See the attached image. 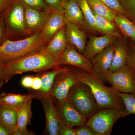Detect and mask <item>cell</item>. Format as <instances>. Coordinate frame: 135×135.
<instances>
[{
  "instance_id": "obj_29",
  "label": "cell",
  "mask_w": 135,
  "mask_h": 135,
  "mask_svg": "<svg viewBox=\"0 0 135 135\" xmlns=\"http://www.w3.org/2000/svg\"><path fill=\"white\" fill-rule=\"evenodd\" d=\"M124 15L135 24V0H119Z\"/></svg>"
},
{
  "instance_id": "obj_30",
  "label": "cell",
  "mask_w": 135,
  "mask_h": 135,
  "mask_svg": "<svg viewBox=\"0 0 135 135\" xmlns=\"http://www.w3.org/2000/svg\"><path fill=\"white\" fill-rule=\"evenodd\" d=\"M126 65L135 73V44L133 41L129 42V49Z\"/></svg>"
},
{
  "instance_id": "obj_5",
  "label": "cell",
  "mask_w": 135,
  "mask_h": 135,
  "mask_svg": "<svg viewBox=\"0 0 135 135\" xmlns=\"http://www.w3.org/2000/svg\"><path fill=\"white\" fill-rule=\"evenodd\" d=\"M130 115L126 109H101L89 117L85 125L96 135H110L118 120Z\"/></svg>"
},
{
  "instance_id": "obj_38",
  "label": "cell",
  "mask_w": 135,
  "mask_h": 135,
  "mask_svg": "<svg viewBox=\"0 0 135 135\" xmlns=\"http://www.w3.org/2000/svg\"><path fill=\"white\" fill-rule=\"evenodd\" d=\"M6 39L5 27L3 19L2 12L0 14V44Z\"/></svg>"
},
{
  "instance_id": "obj_2",
  "label": "cell",
  "mask_w": 135,
  "mask_h": 135,
  "mask_svg": "<svg viewBox=\"0 0 135 135\" xmlns=\"http://www.w3.org/2000/svg\"><path fill=\"white\" fill-rule=\"evenodd\" d=\"M47 43L41 31L21 40L6 38L0 44V60L8 62L41 49Z\"/></svg>"
},
{
  "instance_id": "obj_41",
  "label": "cell",
  "mask_w": 135,
  "mask_h": 135,
  "mask_svg": "<svg viewBox=\"0 0 135 135\" xmlns=\"http://www.w3.org/2000/svg\"><path fill=\"white\" fill-rule=\"evenodd\" d=\"M12 133L9 129L0 124V135H11Z\"/></svg>"
},
{
  "instance_id": "obj_36",
  "label": "cell",
  "mask_w": 135,
  "mask_h": 135,
  "mask_svg": "<svg viewBox=\"0 0 135 135\" xmlns=\"http://www.w3.org/2000/svg\"><path fill=\"white\" fill-rule=\"evenodd\" d=\"M60 135H76L75 129L66 126L63 123L60 128Z\"/></svg>"
},
{
  "instance_id": "obj_17",
  "label": "cell",
  "mask_w": 135,
  "mask_h": 135,
  "mask_svg": "<svg viewBox=\"0 0 135 135\" xmlns=\"http://www.w3.org/2000/svg\"><path fill=\"white\" fill-rule=\"evenodd\" d=\"M64 10L65 22L76 25L81 29H85L84 16L76 0H70L63 2Z\"/></svg>"
},
{
  "instance_id": "obj_9",
  "label": "cell",
  "mask_w": 135,
  "mask_h": 135,
  "mask_svg": "<svg viewBox=\"0 0 135 135\" xmlns=\"http://www.w3.org/2000/svg\"><path fill=\"white\" fill-rule=\"evenodd\" d=\"M114 51L113 44H111L90 60L94 76L103 83L107 82Z\"/></svg>"
},
{
  "instance_id": "obj_14",
  "label": "cell",
  "mask_w": 135,
  "mask_h": 135,
  "mask_svg": "<svg viewBox=\"0 0 135 135\" xmlns=\"http://www.w3.org/2000/svg\"><path fill=\"white\" fill-rule=\"evenodd\" d=\"M65 34L68 44L72 45L77 51L83 55L87 44V35L76 25L65 24Z\"/></svg>"
},
{
  "instance_id": "obj_37",
  "label": "cell",
  "mask_w": 135,
  "mask_h": 135,
  "mask_svg": "<svg viewBox=\"0 0 135 135\" xmlns=\"http://www.w3.org/2000/svg\"><path fill=\"white\" fill-rule=\"evenodd\" d=\"M42 81L41 77L38 75L34 76L33 82L31 89L34 91H38L41 88Z\"/></svg>"
},
{
  "instance_id": "obj_44",
  "label": "cell",
  "mask_w": 135,
  "mask_h": 135,
  "mask_svg": "<svg viewBox=\"0 0 135 135\" xmlns=\"http://www.w3.org/2000/svg\"><path fill=\"white\" fill-rule=\"evenodd\" d=\"M134 78H135V73H134Z\"/></svg>"
},
{
  "instance_id": "obj_6",
  "label": "cell",
  "mask_w": 135,
  "mask_h": 135,
  "mask_svg": "<svg viewBox=\"0 0 135 135\" xmlns=\"http://www.w3.org/2000/svg\"><path fill=\"white\" fill-rule=\"evenodd\" d=\"M67 99L86 119L100 110L89 88L82 83L80 82L71 90Z\"/></svg>"
},
{
  "instance_id": "obj_27",
  "label": "cell",
  "mask_w": 135,
  "mask_h": 135,
  "mask_svg": "<svg viewBox=\"0 0 135 135\" xmlns=\"http://www.w3.org/2000/svg\"><path fill=\"white\" fill-rule=\"evenodd\" d=\"M84 16L85 29L90 32H97L95 17L87 0H76Z\"/></svg>"
},
{
  "instance_id": "obj_42",
  "label": "cell",
  "mask_w": 135,
  "mask_h": 135,
  "mask_svg": "<svg viewBox=\"0 0 135 135\" xmlns=\"http://www.w3.org/2000/svg\"><path fill=\"white\" fill-rule=\"evenodd\" d=\"M70 1V0H62V3L64 2H65L68 1Z\"/></svg>"
},
{
  "instance_id": "obj_40",
  "label": "cell",
  "mask_w": 135,
  "mask_h": 135,
  "mask_svg": "<svg viewBox=\"0 0 135 135\" xmlns=\"http://www.w3.org/2000/svg\"><path fill=\"white\" fill-rule=\"evenodd\" d=\"M5 63L0 60V89L1 88L5 82L3 76V70Z\"/></svg>"
},
{
  "instance_id": "obj_43",
  "label": "cell",
  "mask_w": 135,
  "mask_h": 135,
  "mask_svg": "<svg viewBox=\"0 0 135 135\" xmlns=\"http://www.w3.org/2000/svg\"><path fill=\"white\" fill-rule=\"evenodd\" d=\"M2 94H0V100H1V97L2 96ZM0 106H1V103H0Z\"/></svg>"
},
{
  "instance_id": "obj_10",
  "label": "cell",
  "mask_w": 135,
  "mask_h": 135,
  "mask_svg": "<svg viewBox=\"0 0 135 135\" xmlns=\"http://www.w3.org/2000/svg\"><path fill=\"white\" fill-rule=\"evenodd\" d=\"M41 101L46 119V133L49 135H60L63 122L54 102L50 97H42L39 99Z\"/></svg>"
},
{
  "instance_id": "obj_11",
  "label": "cell",
  "mask_w": 135,
  "mask_h": 135,
  "mask_svg": "<svg viewBox=\"0 0 135 135\" xmlns=\"http://www.w3.org/2000/svg\"><path fill=\"white\" fill-rule=\"evenodd\" d=\"M26 5L25 10L26 28L27 35L40 31L51 13Z\"/></svg>"
},
{
  "instance_id": "obj_39",
  "label": "cell",
  "mask_w": 135,
  "mask_h": 135,
  "mask_svg": "<svg viewBox=\"0 0 135 135\" xmlns=\"http://www.w3.org/2000/svg\"><path fill=\"white\" fill-rule=\"evenodd\" d=\"M11 0H0V14L3 12Z\"/></svg>"
},
{
  "instance_id": "obj_20",
  "label": "cell",
  "mask_w": 135,
  "mask_h": 135,
  "mask_svg": "<svg viewBox=\"0 0 135 135\" xmlns=\"http://www.w3.org/2000/svg\"><path fill=\"white\" fill-rule=\"evenodd\" d=\"M66 68L58 66L54 68L50 71L48 70L41 73V74L38 75L41 80V88L38 91H36L35 95H33L35 98L36 97L39 99L42 97L50 96L51 90L56 76L59 73L65 70Z\"/></svg>"
},
{
  "instance_id": "obj_1",
  "label": "cell",
  "mask_w": 135,
  "mask_h": 135,
  "mask_svg": "<svg viewBox=\"0 0 135 135\" xmlns=\"http://www.w3.org/2000/svg\"><path fill=\"white\" fill-rule=\"evenodd\" d=\"M60 56H56L46 51L42 48L16 60L5 63L3 76L7 83L17 74L28 72L41 73L59 66Z\"/></svg>"
},
{
  "instance_id": "obj_8",
  "label": "cell",
  "mask_w": 135,
  "mask_h": 135,
  "mask_svg": "<svg viewBox=\"0 0 135 135\" xmlns=\"http://www.w3.org/2000/svg\"><path fill=\"white\" fill-rule=\"evenodd\" d=\"M107 82L119 92L135 94L134 73L127 65L117 71L109 73Z\"/></svg>"
},
{
  "instance_id": "obj_19",
  "label": "cell",
  "mask_w": 135,
  "mask_h": 135,
  "mask_svg": "<svg viewBox=\"0 0 135 135\" xmlns=\"http://www.w3.org/2000/svg\"><path fill=\"white\" fill-rule=\"evenodd\" d=\"M65 26L64 14L51 12L41 30V33L48 43L57 32Z\"/></svg>"
},
{
  "instance_id": "obj_25",
  "label": "cell",
  "mask_w": 135,
  "mask_h": 135,
  "mask_svg": "<svg viewBox=\"0 0 135 135\" xmlns=\"http://www.w3.org/2000/svg\"><path fill=\"white\" fill-rule=\"evenodd\" d=\"M17 122V112L0 106V124L9 129L12 133L16 129Z\"/></svg>"
},
{
  "instance_id": "obj_34",
  "label": "cell",
  "mask_w": 135,
  "mask_h": 135,
  "mask_svg": "<svg viewBox=\"0 0 135 135\" xmlns=\"http://www.w3.org/2000/svg\"><path fill=\"white\" fill-rule=\"evenodd\" d=\"M75 129L76 135H96L90 128L86 125L77 127Z\"/></svg>"
},
{
  "instance_id": "obj_31",
  "label": "cell",
  "mask_w": 135,
  "mask_h": 135,
  "mask_svg": "<svg viewBox=\"0 0 135 135\" xmlns=\"http://www.w3.org/2000/svg\"><path fill=\"white\" fill-rule=\"evenodd\" d=\"M52 12L64 13L62 0H43Z\"/></svg>"
},
{
  "instance_id": "obj_33",
  "label": "cell",
  "mask_w": 135,
  "mask_h": 135,
  "mask_svg": "<svg viewBox=\"0 0 135 135\" xmlns=\"http://www.w3.org/2000/svg\"><path fill=\"white\" fill-rule=\"evenodd\" d=\"M26 5L43 10L50 11V10L47 7L43 0H22Z\"/></svg>"
},
{
  "instance_id": "obj_35",
  "label": "cell",
  "mask_w": 135,
  "mask_h": 135,
  "mask_svg": "<svg viewBox=\"0 0 135 135\" xmlns=\"http://www.w3.org/2000/svg\"><path fill=\"white\" fill-rule=\"evenodd\" d=\"M34 76L28 75L25 76L22 78L21 81V84L22 86L26 88L31 89L33 82Z\"/></svg>"
},
{
  "instance_id": "obj_32",
  "label": "cell",
  "mask_w": 135,
  "mask_h": 135,
  "mask_svg": "<svg viewBox=\"0 0 135 135\" xmlns=\"http://www.w3.org/2000/svg\"><path fill=\"white\" fill-rule=\"evenodd\" d=\"M104 4L117 14L124 15V11L119 0H100Z\"/></svg>"
},
{
  "instance_id": "obj_15",
  "label": "cell",
  "mask_w": 135,
  "mask_h": 135,
  "mask_svg": "<svg viewBox=\"0 0 135 135\" xmlns=\"http://www.w3.org/2000/svg\"><path fill=\"white\" fill-rule=\"evenodd\" d=\"M117 39L114 36L108 35L90 36L86 45L83 55L90 60L107 46L113 44Z\"/></svg>"
},
{
  "instance_id": "obj_13",
  "label": "cell",
  "mask_w": 135,
  "mask_h": 135,
  "mask_svg": "<svg viewBox=\"0 0 135 135\" xmlns=\"http://www.w3.org/2000/svg\"><path fill=\"white\" fill-rule=\"evenodd\" d=\"M56 104L60 119L66 126L74 128L85 125L87 119L78 112L68 99Z\"/></svg>"
},
{
  "instance_id": "obj_3",
  "label": "cell",
  "mask_w": 135,
  "mask_h": 135,
  "mask_svg": "<svg viewBox=\"0 0 135 135\" xmlns=\"http://www.w3.org/2000/svg\"><path fill=\"white\" fill-rule=\"evenodd\" d=\"M80 82L89 88L99 109H126L118 92L113 87L106 86L94 75L84 70H79Z\"/></svg>"
},
{
  "instance_id": "obj_16",
  "label": "cell",
  "mask_w": 135,
  "mask_h": 135,
  "mask_svg": "<svg viewBox=\"0 0 135 135\" xmlns=\"http://www.w3.org/2000/svg\"><path fill=\"white\" fill-rule=\"evenodd\" d=\"M127 39L122 36L120 38L117 39L115 41V44H113L114 51L109 73L117 71L126 65L129 49Z\"/></svg>"
},
{
  "instance_id": "obj_28",
  "label": "cell",
  "mask_w": 135,
  "mask_h": 135,
  "mask_svg": "<svg viewBox=\"0 0 135 135\" xmlns=\"http://www.w3.org/2000/svg\"><path fill=\"white\" fill-rule=\"evenodd\" d=\"M126 110L130 114L135 116V94L118 92Z\"/></svg>"
},
{
  "instance_id": "obj_18",
  "label": "cell",
  "mask_w": 135,
  "mask_h": 135,
  "mask_svg": "<svg viewBox=\"0 0 135 135\" xmlns=\"http://www.w3.org/2000/svg\"><path fill=\"white\" fill-rule=\"evenodd\" d=\"M32 99L25 103L17 112V122L16 129L12 133L13 135H33L35 133L29 132L27 127L31 123L33 118L31 111Z\"/></svg>"
},
{
  "instance_id": "obj_4",
  "label": "cell",
  "mask_w": 135,
  "mask_h": 135,
  "mask_svg": "<svg viewBox=\"0 0 135 135\" xmlns=\"http://www.w3.org/2000/svg\"><path fill=\"white\" fill-rule=\"evenodd\" d=\"M26 5L22 0H11L2 12L6 38L12 40L21 35H27L25 10Z\"/></svg>"
},
{
  "instance_id": "obj_7",
  "label": "cell",
  "mask_w": 135,
  "mask_h": 135,
  "mask_svg": "<svg viewBox=\"0 0 135 135\" xmlns=\"http://www.w3.org/2000/svg\"><path fill=\"white\" fill-rule=\"evenodd\" d=\"M79 70L66 68L56 75L50 95L53 102L58 103L67 99L71 90L80 83Z\"/></svg>"
},
{
  "instance_id": "obj_26",
  "label": "cell",
  "mask_w": 135,
  "mask_h": 135,
  "mask_svg": "<svg viewBox=\"0 0 135 135\" xmlns=\"http://www.w3.org/2000/svg\"><path fill=\"white\" fill-rule=\"evenodd\" d=\"M91 9L97 15L114 22L116 12L107 7L100 0H87Z\"/></svg>"
},
{
  "instance_id": "obj_21",
  "label": "cell",
  "mask_w": 135,
  "mask_h": 135,
  "mask_svg": "<svg viewBox=\"0 0 135 135\" xmlns=\"http://www.w3.org/2000/svg\"><path fill=\"white\" fill-rule=\"evenodd\" d=\"M68 44L65 34V26L57 32L44 49L47 52L60 56L66 48Z\"/></svg>"
},
{
  "instance_id": "obj_22",
  "label": "cell",
  "mask_w": 135,
  "mask_h": 135,
  "mask_svg": "<svg viewBox=\"0 0 135 135\" xmlns=\"http://www.w3.org/2000/svg\"><path fill=\"white\" fill-rule=\"evenodd\" d=\"M33 94L22 95L12 93H3L1 97V106L17 112L27 101L34 98Z\"/></svg>"
},
{
  "instance_id": "obj_12",
  "label": "cell",
  "mask_w": 135,
  "mask_h": 135,
  "mask_svg": "<svg viewBox=\"0 0 135 135\" xmlns=\"http://www.w3.org/2000/svg\"><path fill=\"white\" fill-rule=\"evenodd\" d=\"M59 65H66L75 66L94 75L91 60L79 53L74 46L68 44L60 56Z\"/></svg>"
},
{
  "instance_id": "obj_23",
  "label": "cell",
  "mask_w": 135,
  "mask_h": 135,
  "mask_svg": "<svg viewBox=\"0 0 135 135\" xmlns=\"http://www.w3.org/2000/svg\"><path fill=\"white\" fill-rule=\"evenodd\" d=\"M95 17L97 32L120 38L122 35L114 22L97 15L92 11Z\"/></svg>"
},
{
  "instance_id": "obj_24",
  "label": "cell",
  "mask_w": 135,
  "mask_h": 135,
  "mask_svg": "<svg viewBox=\"0 0 135 135\" xmlns=\"http://www.w3.org/2000/svg\"><path fill=\"white\" fill-rule=\"evenodd\" d=\"M114 22L123 36L135 44V24L122 14H116Z\"/></svg>"
}]
</instances>
